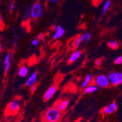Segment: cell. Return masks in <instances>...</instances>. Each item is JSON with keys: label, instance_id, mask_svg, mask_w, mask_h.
Returning a JSON list of instances; mask_svg holds the SVG:
<instances>
[{"label": "cell", "instance_id": "obj_1", "mask_svg": "<svg viewBox=\"0 0 122 122\" xmlns=\"http://www.w3.org/2000/svg\"><path fill=\"white\" fill-rule=\"evenodd\" d=\"M61 117V112L53 106L49 108L43 115V122H58Z\"/></svg>", "mask_w": 122, "mask_h": 122}, {"label": "cell", "instance_id": "obj_2", "mask_svg": "<svg viewBox=\"0 0 122 122\" xmlns=\"http://www.w3.org/2000/svg\"><path fill=\"white\" fill-rule=\"evenodd\" d=\"M43 13V5L40 2H36L30 8V15L32 19H37L40 17Z\"/></svg>", "mask_w": 122, "mask_h": 122}, {"label": "cell", "instance_id": "obj_3", "mask_svg": "<svg viewBox=\"0 0 122 122\" xmlns=\"http://www.w3.org/2000/svg\"><path fill=\"white\" fill-rule=\"evenodd\" d=\"M109 83L114 86H119L122 83V74L120 72H112L107 76Z\"/></svg>", "mask_w": 122, "mask_h": 122}, {"label": "cell", "instance_id": "obj_4", "mask_svg": "<svg viewBox=\"0 0 122 122\" xmlns=\"http://www.w3.org/2000/svg\"><path fill=\"white\" fill-rule=\"evenodd\" d=\"M94 83L96 86L100 87H107L109 86V81L107 76L105 75H99L94 78Z\"/></svg>", "mask_w": 122, "mask_h": 122}, {"label": "cell", "instance_id": "obj_5", "mask_svg": "<svg viewBox=\"0 0 122 122\" xmlns=\"http://www.w3.org/2000/svg\"><path fill=\"white\" fill-rule=\"evenodd\" d=\"M20 108V106L19 102L16 100H14L9 103L6 108L7 114H12V115L16 114L19 111Z\"/></svg>", "mask_w": 122, "mask_h": 122}, {"label": "cell", "instance_id": "obj_6", "mask_svg": "<svg viewBox=\"0 0 122 122\" xmlns=\"http://www.w3.org/2000/svg\"><path fill=\"white\" fill-rule=\"evenodd\" d=\"M69 103V101L67 99H60L55 102L54 104V107L63 112L65 111V110L67 109Z\"/></svg>", "mask_w": 122, "mask_h": 122}, {"label": "cell", "instance_id": "obj_7", "mask_svg": "<svg viewBox=\"0 0 122 122\" xmlns=\"http://www.w3.org/2000/svg\"><path fill=\"white\" fill-rule=\"evenodd\" d=\"M91 38V35L90 34H88V33L80 35V36L76 38L75 41H74V47H78L82 42L84 41H85L86 42H88L89 41H90Z\"/></svg>", "mask_w": 122, "mask_h": 122}, {"label": "cell", "instance_id": "obj_8", "mask_svg": "<svg viewBox=\"0 0 122 122\" xmlns=\"http://www.w3.org/2000/svg\"><path fill=\"white\" fill-rule=\"evenodd\" d=\"M56 91H57V86L56 85H54L51 86V87L47 89L46 92L44 93V96H43V100L46 102L49 100L56 93Z\"/></svg>", "mask_w": 122, "mask_h": 122}, {"label": "cell", "instance_id": "obj_9", "mask_svg": "<svg viewBox=\"0 0 122 122\" xmlns=\"http://www.w3.org/2000/svg\"><path fill=\"white\" fill-rule=\"evenodd\" d=\"M117 109H118V106H117L116 103L112 102V103H110L107 106H106V107H104L102 111L105 115H109V114H111L112 113L115 112V111H117Z\"/></svg>", "mask_w": 122, "mask_h": 122}, {"label": "cell", "instance_id": "obj_10", "mask_svg": "<svg viewBox=\"0 0 122 122\" xmlns=\"http://www.w3.org/2000/svg\"><path fill=\"white\" fill-rule=\"evenodd\" d=\"M36 79H37V72L35 71L31 74V75L29 76V78L25 82V86L30 87L32 85H35L36 82Z\"/></svg>", "mask_w": 122, "mask_h": 122}, {"label": "cell", "instance_id": "obj_11", "mask_svg": "<svg viewBox=\"0 0 122 122\" xmlns=\"http://www.w3.org/2000/svg\"><path fill=\"white\" fill-rule=\"evenodd\" d=\"M55 30V33L52 36L53 39L54 40L58 39V38H61L65 33V29L61 25H57Z\"/></svg>", "mask_w": 122, "mask_h": 122}, {"label": "cell", "instance_id": "obj_12", "mask_svg": "<svg viewBox=\"0 0 122 122\" xmlns=\"http://www.w3.org/2000/svg\"><path fill=\"white\" fill-rule=\"evenodd\" d=\"M10 58H11V52H8L5 56L4 58V72L5 75L7 74L10 66Z\"/></svg>", "mask_w": 122, "mask_h": 122}, {"label": "cell", "instance_id": "obj_13", "mask_svg": "<svg viewBox=\"0 0 122 122\" xmlns=\"http://www.w3.org/2000/svg\"><path fill=\"white\" fill-rule=\"evenodd\" d=\"M81 55V52L79 51V50H76L70 56L68 60V62L69 63H74V62H75V61H76L79 58Z\"/></svg>", "mask_w": 122, "mask_h": 122}, {"label": "cell", "instance_id": "obj_14", "mask_svg": "<svg viewBox=\"0 0 122 122\" xmlns=\"http://www.w3.org/2000/svg\"><path fill=\"white\" fill-rule=\"evenodd\" d=\"M98 89V87L95 85H89V86H87L85 87V90H84V93L85 94H92V93L97 91Z\"/></svg>", "mask_w": 122, "mask_h": 122}, {"label": "cell", "instance_id": "obj_15", "mask_svg": "<svg viewBox=\"0 0 122 122\" xmlns=\"http://www.w3.org/2000/svg\"><path fill=\"white\" fill-rule=\"evenodd\" d=\"M93 78V75L92 74H88L87 76H86L85 80H83V83L81 84V87L83 89H85V87L87 86H88V85L91 83V81H92Z\"/></svg>", "mask_w": 122, "mask_h": 122}, {"label": "cell", "instance_id": "obj_16", "mask_svg": "<svg viewBox=\"0 0 122 122\" xmlns=\"http://www.w3.org/2000/svg\"><path fill=\"white\" fill-rule=\"evenodd\" d=\"M28 68L25 66H21L18 71V75L21 77H25V76L28 75Z\"/></svg>", "mask_w": 122, "mask_h": 122}, {"label": "cell", "instance_id": "obj_17", "mask_svg": "<svg viewBox=\"0 0 122 122\" xmlns=\"http://www.w3.org/2000/svg\"><path fill=\"white\" fill-rule=\"evenodd\" d=\"M107 45H108L109 47L111 48L112 50L117 49L119 47V44L115 40H111L109 41L107 43Z\"/></svg>", "mask_w": 122, "mask_h": 122}, {"label": "cell", "instance_id": "obj_18", "mask_svg": "<svg viewBox=\"0 0 122 122\" xmlns=\"http://www.w3.org/2000/svg\"><path fill=\"white\" fill-rule=\"evenodd\" d=\"M111 3V1H109V0H107L106 1H105V4H104L103 5V9H102V15H104V14L107 12V10L109 9V8L110 7Z\"/></svg>", "mask_w": 122, "mask_h": 122}, {"label": "cell", "instance_id": "obj_19", "mask_svg": "<svg viewBox=\"0 0 122 122\" xmlns=\"http://www.w3.org/2000/svg\"><path fill=\"white\" fill-rule=\"evenodd\" d=\"M30 7H27L23 15V21L27 20L30 18Z\"/></svg>", "mask_w": 122, "mask_h": 122}, {"label": "cell", "instance_id": "obj_20", "mask_svg": "<svg viewBox=\"0 0 122 122\" xmlns=\"http://www.w3.org/2000/svg\"><path fill=\"white\" fill-rule=\"evenodd\" d=\"M122 63V56H119L116 58L114 60V64L115 65H121Z\"/></svg>", "mask_w": 122, "mask_h": 122}, {"label": "cell", "instance_id": "obj_21", "mask_svg": "<svg viewBox=\"0 0 122 122\" xmlns=\"http://www.w3.org/2000/svg\"><path fill=\"white\" fill-rule=\"evenodd\" d=\"M4 23H3V18H2L1 15L0 14V30H1L3 29L4 28Z\"/></svg>", "mask_w": 122, "mask_h": 122}, {"label": "cell", "instance_id": "obj_22", "mask_svg": "<svg viewBox=\"0 0 122 122\" xmlns=\"http://www.w3.org/2000/svg\"><path fill=\"white\" fill-rule=\"evenodd\" d=\"M31 43H32V44L33 46H37V45H38V44H39V40H38L37 38H35V39H34L32 41Z\"/></svg>", "mask_w": 122, "mask_h": 122}, {"label": "cell", "instance_id": "obj_23", "mask_svg": "<svg viewBox=\"0 0 122 122\" xmlns=\"http://www.w3.org/2000/svg\"><path fill=\"white\" fill-rule=\"evenodd\" d=\"M15 9V3L14 1H12L10 4V10L11 12H13Z\"/></svg>", "mask_w": 122, "mask_h": 122}, {"label": "cell", "instance_id": "obj_24", "mask_svg": "<svg viewBox=\"0 0 122 122\" xmlns=\"http://www.w3.org/2000/svg\"><path fill=\"white\" fill-rule=\"evenodd\" d=\"M36 87H37V85H35H35H32V86H30V92H34L35 91H36Z\"/></svg>", "mask_w": 122, "mask_h": 122}, {"label": "cell", "instance_id": "obj_25", "mask_svg": "<svg viewBox=\"0 0 122 122\" xmlns=\"http://www.w3.org/2000/svg\"><path fill=\"white\" fill-rule=\"evenodd\" d=\"M102 61L101 59L96 60L95 61V65L97 66H100L101 65V64H102Z\"/></svg>", "mask_w": 122, "mask_h": 122}, {"label": "cell", "instance_id": "obj_26", "mask_svg": "<svg viewBox=\"0 0 122 122\" xmlns=\"http://www.w3.org/2000/svg\"><path fill=\"white\" fill-rule=\"evenodd\" d=\"M13 44H14V47H15V49L16 50H17L18 49V42L16 41V40H15L14 41V43H13Z\"/></svg>", "mask_w": 122, "mask_h": 122}, {"label": "cell", "instance_id": "obj_27", "mask_svg": "<svg viewBox=\"0 0 122 122\" xmlns=\"http://www.w3.org/2000/svg\"><path fill=\"white\" fill-rule=\"evenodd\" d=\"M102 1V0H92V3L94 4V5H97Z\"/></svg>", "mask_w": 122, "mask_h": 122}, {"label": "cell", "instance_id": "obj_28", "mask_svg": "<svg viewBox=\"0 0 122 122\" xmlns=\"http://www.w3.org/2000/svg\"><path fill=\"white\" fill-rule=\"evenodd\" d=\"M43 34H39V35H38V36L37 39L38 40H43Z\"/></svg>", "mask_w": 122, "mask_h": 122}, {"label": "cell", "instance_id": "obj_29", "mask_svg": "<svg viewBox=\"0 0 122 122\" xmlns=\"http://www.w3.org/2000/svg\"><path fill=\"white\" fill-rule=\"evenodd\" d=\"M13 36L15 38V40H17L19 38V36L18 35V34H15V33H14V34H13Z\"/></svg>", "mask_w": 122, "mask_h": 122}, {"label": "cell", "instance_id": "obj_30", "mask_svg": "<svg viewBox=\"0 0 122 122\" xmlns=\"http://www.w3.org/2000/svg\"><path fill=\"white\" fill-rule=\"evenodd\" d=\"M50 1H51L52 3H54H54H57L58 1H57V0H50Z\"/></svg>", "mask_w": 122, "mask_h": 122}, {"label": "cell", "instance_id": "obj_31", "mask_svg": "<svg viewBox=\"0 0 122 122\" xmlns=\"http://www.w3.org/2000/svg\"><path fill=\"white\" fill-rule=\"evenodd\" d=\"M56 26H57V25H55V24L53 25L52 26V30H55V29H56Z\"/></svg>", "mask_w": 122, "mask_h": 122}, {"label": "cell", "instance_id": "obj_32", "mask_svg": "<svg viewBox=\"0 0 122 122\" xmlns=\"http://www.w3.org/2000/svg\"><path fill=\"white\" fill-rule=\"evenodd\" d=\"M15 30H15V27H12V32L13 33H15Z\"/></svg>", "mask_w": 122, "mask_h": 122}, {"label": "cell", "instance_id": "obj_33", "mask_svg": "<svg viewBox=\"0 0 122 122\" xmlns=\"http://www.w3.org/2000/svg\"><path fill=\"white\" fill-rule=\"evenodd\" d=\"M20 32L21 33H23V27H20Z\"/></svg>", "mask_w": 122, "mask_h": 122}, {"label": "cell", "instance_id": "obj_34", "mask_svg": "<svg viewBox=\"0 0 122 122\" xmlns=\"http://www.w3.org/2000/svg\"><path fill=\"white\" fill-rule=\"evenodd\" d=\"M1 51H2V46H1V44H0V53H1Z\"/></svg>", "mask_w": 122, "mask_h": 122}, {"label": "cell", "instance_id": "obj_35", "mask_svg": "<svg viewBox=\"0 0 122 122\" xmlns=\"http://www.w3.org/2000/svg\"><path fill=\"white\" fill-rule=\"evenodd\" d=\"M21 88H22V86H20V87H19V88H18V89H20Z\"/></svg>", "mask_w": 122, "mask_h": 122}, {"label": "cell", "instance_id": "obj_36", "mask_svg": "<svg viewBox=\"0 0 122 122\" xmlns=\"http://www.w3.org/2000/svg\"></svg>", "mask_w": 122, "mask_h": 122}]
</instances>
